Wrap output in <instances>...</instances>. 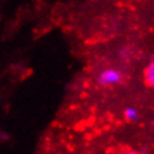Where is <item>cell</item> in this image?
I'll list each match as a JSON object with an SVG mask.
<instances>
[{
	"mask_svg": "<svg viewBox=\"0 0 154 154\" xmlns=\"http://www.w3.org/2000/svg\"><path fill=\"white\" fill-rule=\"evenodd\" d=\"M123 154H137V153H134V152H132V150H127V152H124Z\"/></svg>",
	"mask_w": 154,
	"mask_h": 154,
	"instance_id": "277c9868",
	"label": "cell"
},
{
	"mask_svg": "<svg viewBox=\"0 0 154 154\" xmlns=\"http://www.w3.org/2000/svg\"><path fill=\"white\" fill-rule=\"evenodd\" d=\"M124 118L128 122H137L138 120V111L134 107H127L124 110Z\"/></svg>",
	"mask_w": 154,
	"mask_h": 154,
	"instance_id": "3957f363",
	"label": "cell"
},
{
	"mask_svg": "<svg viewBox=\"0 0 154 154\" xmlns=\"http://www.w3.org/2000/svg\"><path fill=\"white\" fill-rule=\"evenodd\" d=\"M122 81V73L115 68H106L98 75V82L103 86H114Z\"/></svg>",
	"mask_w": 154,
	"mask_h": 154,
	"instance_id": "6da1fadb",
	"label": "cell"
},
{
	"mask_svg": "<svg viewBox=\"0 0 154 154\" xmlns=\"http://www.w3.org/2000/svg\"><path fill=\"white\" fill-rule=\"evenodd\" d=\"M144 79H145L146 85L154 88V61H150L146 65V68L144 71Z\"/></svg>",
	"mask_w": 154,
	"mask_h": 154,
	"instance_id": "7a4b0ae2",
	"label": "cell"
}]
</instances>
